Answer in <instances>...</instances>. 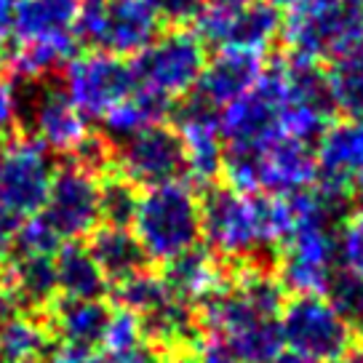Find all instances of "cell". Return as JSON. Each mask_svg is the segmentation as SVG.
Returning a JSON list of instances; mask_svg holds the SVG:
<instances>
[{"label": "cell", "instance_id": "cell-28", "mask_svg": "<svg viewBox=\"0 0 363 363\" xmlns=\"http://www.w3.org/2000/svg\"><path fill=\"white\" fill-rule=\"evenodd\" d=\"M78 38H62V40H40V43H24L13 48L11 65L16 75L27 80H43L54 69L65 67L75 57Z\"/></svg>", "mask_w": 363, "mask_h": 363}, {"label": "cell", "instance_id": "cell-6", "mask_svg": "<svg viewBox=\"0 0 363 363\" xmlns=\"http://www.w3.org/2000/svg\"><path fill=\"white\" fill-rule=\"evenodd\" d=\"M206 65L203 40L187 30H171L134 54L136 89L174 102L195 89Z\"/></svg>", "mask_w": 363, "mask_h": 363}, {"label": "cell", "instance_id": "cell-47", "mask_svg": "<svg viewBox=\"0 0 363 363\" xmlns=\"http://www.w3.org/2000/svg\"><path fill=\"white\" fill-rule=\"evenodd\" d=\"M329 363H363V355H358V352H345V355H340V358H334Z\"/></svg>", "mask_w": 363, "mask_h": 363}, {"label": "cell", "instance_id": "cell-39", "mask_svg": "<svg viewBox=\"0 0 363 363\" xmlns=\"http://www.w3.org/2000/svg\"><path fill=\"white\" fill-rule=\"evenodd\" d=\"M48 363H104V358H99L94 350H72V347H65V350L54 352Z\"/></svg>", "mask_w": 363, "mask_h": 363}, {"label": "cell", "instance_id": "cell-1", "mask_svg": "<svg viewBox=\"0 0 363 363\" xmlns=\"http://www.w3.org/2000/svg\"><path fill=\"white\" fill-rule=\"evenodd\" d=\"M294 230L286 195H246L230 187H211L201 201V233L227 267L264 262V249H281Z\"/></svg>", "mask_w": 363, "mask_h": 363}, {"label": "cell", "instance_id": "cell-9", "mask_svg": "<svg viewBox=\"0 0 363 363\" xmlns=\"http://www.w3.org/2000/svg\"><path fill=\"white\" fill-rule=\"evenodd\" d=\"M136 89L134 69L123 57L89 51L72 57L65 69V91L83 115L102 118Z\"/></svg>", "mask_w": 363, "mask_h": 363}, {"label": "cell", "instance_id": "cell-22", "mask_svg": "<svg viewBox=\"0 0 363 363\" xmlns=\"http://www.w3.org/2000/svg\"><path fill=\"white\" fill-rule=\"evenodd\" d=\"M89 251L94 262L99 264V270L104 272V278L113 281V284L145 270L150 262L145 249L139 246V240H136V235L128 227H96L91 233Z\"/></svg>", "mask_w": 363, "mask_h": 363}, {"label": "cell", "instance_id": "cell-34", "mask_svg": "<svg viewBox=\"0 0 363 363\" xmlns=\"http://www.w3.org/2000/svg\"><path fill=\"white\" fill-rule=\"evenodd\" d=\"M326 296H329L331 305L337 307L350 323L363 320V281L355 278L352 272L347 270L334 272L329 289H326Z\"/></svg>", "mask_w": 363, "mask_h": 363}, {"label": "cell", "instance_id": "cell-40", "mask_svg": "<svg viewBox=\"0 0 363 363\" xmlns=\"http://www.w3.org/2000/svg\"><path fill=\"white\" fill-rule=\"evenodd\" d=\"M198 361L201 363H238L219 342H211V340L203 342V350L198 355Z\"/></svg>", "mask_w": 363, "mask_h": 363}, {"label": "cell", "instance_id": "cell-24", "mask_svg": "<svg viewBox=\"0 0 363 363\" xmlns=\"http://www.w3.org/2000/svg\"><path fill=\"white\" fill-rule=\"evenodd\" d=\"M51 342L43 313H13L0 323V363H38Z\"/></svg>", "mask_w": 363, "mask_h": 363}, {"label": "cell", "instance_id": "cell-35", "mask_svg": "<svg viewBox=\"0 0 363 363\" xmlns=\"http://www.w3.org/2000/svg\"><path fill=\"white\" fill-rule=\"evenodd\" d=\"M22 121V99L9 78H0V139H9Z\"/></svg>", "mask_w": 363, "mask_h": 363}, {"label": "cell", "instance_id": "cell-5", "mask_svg": "<svg viewBox=\"0 0 363 363\" xmlns=\"http://www.w3.org/2000/svg\"><path fill=\"white\" fill-rule=\"evenodd\" d=\"M160 24L152 0H80L75 33L96 51L128 57L155 40Z\"/></svg>", "mask_w": 363, "mask_h": 363}, {"label": "cell", "instance_id": "cell-26", "mask_svg": "<svg viewBox=\"0 0 363 363\" xmlns=\"http://www.w3.org/2000/svg\"><path fill=\"white\" fill-rule=\"evenodd\" d=\"M326 86L334 110H342L347 118H363V40L331 57Z\"/></svg>", "mask_w": 363, "mask_h": 363}, {"label": "cell", "instance_id": "cell-36", "mask_svg": "<svg viewBox=\"0 0 363 363\" xmlns=\"http://www.w3.org/2000/svg\"><path fill=\"white\" fill-rule=\"evenodd\" d=\"M155 11H158L160 22H169L174 27H184V24L195 22L203 13L206 0H152Z\"/></svg>", "mask_w": 363, "mask_h": 363}, {"label": "cell", "instance_id": "cell-31", "mask_svg": "<svg viewBox=\"0 0 363 363\" xmlns=\"http://www.w3.org/2000/svg\"><path fill=\"white\" fill-rule=\"evenodd\" d=\"M62 246V238L57 235V230L45 222V216L38 211V214L27 216L19 222V230L13 235L11 251L13 254H57V249Z\"/></svg>", "mask_w": 363, "mask_h": 363}, {"label": "cell", "instance_id": "cell-4", "mask_svg": "<svg viewBox=\"0 0 363 363\" xmlns=\"http://www.w3.org/2000/svg\"><path fill=\"white\" fill-rule=\"evenodd\" d=\"M284 345L315 363H329L352 350L355 323H350L326 294H296L278 313Z\"/></svg>", "mask_w": 363, "mask_h": 363}, {"label": "cell", "instance_id": "cell-11", "mask_svg": "<svg viewBox=\"0 0 363 363\" xmlns=\"http://www.w3.org/2000/svg\"><path fill=\"white\" fill-rule=\"evenodd\" d=\"M113 171L136 187H155L179 179L184 171V152L177 131L171 125H150L139 134L123 139L115 150Z\"/></svg>", "mask_w": 363, "mask_h": 363}, {"label": "cell", "instance_id": "cell-41", "mask_svg": "<svg viewBox=\"0 0 363 363\" xmlns=\"http://www.w3.org/2000/svg\"><path fill=\"white\" fill-rule=\"evenodd\" d=\"M13 313H19V305H16V299H13L11 291L0 284V323L9 320Z\"/></svg>", "mask_w": 363, "mask_h": 363}, {"label": "cell", "instance_id": "cell-42", "mask_svg": "<svg viewBox=\"0 0 363 363\" xmlns=\"http://www.w3.org/2000/svg\"><path fill=\"white\" fill-rule=\"evenodd\" d=\"M208 9H216V11H238V9H246L254 0H206Z\"/></svg>", "mask_w": 363, "mask_h": 363}, {"label": "cell", "instance_id": "cell-16", "mask_svg": "<svg viewBox=\"0 0 363 363\" xmlns=\"http://www.w3.org/2000/svg\"><path fill=\"white\" fill-rule=\"evenodd\" d=\"M264 72V59L259 51L246 48H222L211 62H206L201 78L195 83V99L211 110L227 107L246 96Z\"/></svg>", "mask_w": 363, "mask_h": 363}, {"label": "cell", "instance_id": "cell-30", "mask_svg": "<svg viewBox=\"0 0 363 363\" xmlns=\"http://www.w3.org/2000/svg\"><path fill=\"white\" fill-rule=\"evenodd\" d=\"M136 201H139L136 184L123 179L118 171H107L104 177H99V211H102V219H107V225H131Z\"/></svg>", "mask_w": 363, "mask_h": 363}, {"label": "cell", "instance_id": "cell-2", "mask_svg": "<svg viewBox=\"0 0 363 363\" xmlns=\"http://www.w3.org/2000/svg\"><path fill=\"white\" fill-rule=\"evenodd\" d=\"M131 225L147 259L169 262L201 238V201L182 179L145 187Z\"/></svg>", "mask_w": 363, "mask_h": 363}, {"label": "cell", "instance_id": "cell-15", "mask_svg": "<svg viewBox=\"0 0 363 363\" xmlns=\"http://www.w3.org/2000/svg\"><path fill=\"white\" fill-rule=\"evenodd\" d=\"M318 182L350 201L352 182L363 177V118H345L318 139Z\"/></svg>", "mask_w": 363, "mask_h": 363}, {"label": "cell", "instance_id": "cell-3", "mask_svg": "<svg viewBox=\"0 0 363 363\" xmlns=\"http://www.w3.org/2000/svg\"><path fill=\"white\" fill-rule=\"evenodd\" d=\"M289 54L320 65L363 40V0H313L281 27Z\"/></svg>", "mask_w": 363, "mask_h": 363}, {"label": "cell", "instance_id": "cell-14", "mask_svg": "<svg viewBox=\"0 0 363 363\" xmlns=\"http://www.w3.org/2000/svg\"><path fill=\"white\" fill-rule=\"evenodd\" d=\"M174 131L182 142L184 169L190 171V177L198 182H214L222 174L225 160V136L214 110L198 99L182 104Z\"/></svg>", "mask_w": 363, "mask_h": 363}, {"label": "cell", "instance_id": "cell-20", "mask_svg": "<svg viewBox=\"0 0 363 363\" xmlns=\"http://www.w3.org/2000/svg\"><path fill=\"white\" fill-rule=\"evenodd\" d=\"M0 284L13 294L16 305L30 313H43L57 296V267L48 254H13L9 251L0 264Z\"/></svg>", "mask_w": 363, "mask_h": 363}, {"label": "cell", "instance_id": "cell-44", "mask_svg": "<svg viewBox=\"0 0 363 363\" xmlns=\"http://www.w3.org/2000/svg\"><path fill=\"white\" fill-rule=\"evenodd\" d=\"M272 9H286V11H296V9H305L307 3L313 0H267Z\"/></svg>", "mask_w": 363, "mask_h": 363}, {"label": "cell", "instance_id": "cell-43", "mask_svg": "<svg viewBox=\"0 0 363 363\" xmlns=\"http://www.w3.org/2000/svg\"><path fill=\"white\" fill-rule=\"evenodd\" d=\"M16 3H19V0H0V35L9 33V24H11Z\"/></svg>", "mask_w": 363, "mask_h": 363}, {"label": "cell", "instance_id": "cell-21", "mask_svg": "<svg viewBox=\"0 0 363 363\" xmlns=\"http://www.w3.org/2000/svg\"><path fill=\"white\" fill-rule=\"evenodd\" d=\"M160 278L169 286L171 294L193 305L225 286L227 264L211 249L193 246V249L177 254L174 259L163 262Z\"/></svg>", "mask_w": 363, "mask_h": 363}, {"label": "cell", "instance_id": "cell-17", "mask_svg": "<svg viewBox=\"0 0 363 363\" xmlns=\"http://www.w3.org/2000/svg\"><path fill=\"white\" fill-rule=\"evenodd\" d=\"M51 337L72 350H94L102 345L110 320V307L102 299H72L54 296L43 310Z\"/></svg>", "mask_w": 363, "mask_h": 363}, {"label": "cell", "instance_id": "cell-48", "mask_svg": "<svg viewBox=\"0 0 363 363\" xmlns=\"http://www.w3.org/2000/svg\"><path fill=\"white\" fill-rule=\"evenodd\" d=\"M3 59H6V45H3V35H0V65H3Z\"/></svg>", "mask_w": 363, "mask_h": 363}, {"label": "cell", "instance_id": "cell-27", "mask_svg": "<svg viewBox=\"0 0 363 363\" xmlns=\"http://www.w3.org/2000/svg\"><path fill=\"white\" fill-rule=\"evenodd\" d=\"M238 363H267L284 352V334L278 318H264L246 326L243 331L219 342Z\"/></svg>", "mask_w": 363, "mask_h": 363}, {"label": "cell", "instance_id": "cell-23", "mask_svg": "<svg viewBox=\"0 0 363 363\" xmlns=\"http://www.w3.org/2000/svg\"><path fill=\"white\" fill-rule=\"evenodd\" d=\"M57 267V289L62 296L72 299H102L107 294V278L94 262L89 246L65 240L54 257Z\"/></svg>", "mask_w": 363, "mask_h": 363}, {"label": "cell", "instance_id": "cell-37", "mask_svg": "<svg viewBox=\"0 0 363 363\" xmlns=\"http://www.w3.org/2000/svg\"><path fill=\"white\" fill-rule=\"evenodd\" d=\"M113 363H169V355L150 342H139L131 350L113 355Z\"/></svg>", "mask_w": 363, "mask_h": 363}, {"label": "cell", "instance_id": "cell-12", "mask_svg": "<svg viewBox=\"0 0 363 363\" xmlns=\"http://www.w3.org/2000/svg\"><path fill=\"white\" fill-rule=\"evenodd\" d=\"M22 110L27 115L30 136L51 152H72L89 134L86 115L72 104L65 86L45 83V78L35 80V89Z\"/></svg>", "mask_w": 363, "mask_h": 363}, {"label": "cell", "instance_id": "cell-7", "mask_svg": "<svg viewBox=\"0 0 363 363\" xmlns=\"http://www.w3.org/2000/svg\"><path fill=\"white\" fill-rule=\"evenodd\" d=\"M54 179L51 150L33 136L11 139L0 152V208L16 219L38 214Z\"/></svg>", "mask_w": 363, "mask_h": 363}, {"label": "cell", "instance_id": "cell-10", "mask_svg": "<svg viewBox=\"0 0 363 363\" xmlns=\"http://www.w3.org/2000/svg\"><path fill=\"white\" fill-rule=\"evenodd\" d=\"M40 214L57 230L62 240H78L83 235H91L102 219L99 177L78 169L75 163L54 171Z\"/></svg>", "mask_w": 363, "mask_h": 363}, {"label": "cell", "instance_id": "cell-18", "mask_svg": "<svg viewBox=\"0 0 363 363\" xmlns=\"http://www.w3.org/2000/svg\"><path fill=\"white\" fill-rule=\"evenodd\" d=\"M262 193L291 195L318 182V160L307 142L278 136L259 152Z\"/></svg>", "mask_w": 363, "mask_h": 363}, {"label": "cell", "instance_id": "cell-8", "mask_svg": "<svg viewBox=\"0 0 363 363\" xmlns=\"http://www.w3.org/2000/svg\"><path fill=\"white\" fill-rule=\"evenodd\" d=\"M337 272V235L326 225H299L281 243L275 275L294 294H326Z\"/></svg>", "mask_w": 363, "mask_h": 363}, {"label": "cell", "instance_id": "cell-45", "mask_svg": "<svg viewBox=\"0 0 363 363\" xmlns=\"http://www.w3.org/2000/svg\"><path fill=\"white\" fill-rule=\"evenodd\" d=\"M267 363H315V361H310V358L299 355V352H278V355Z\"/></svg>", "mask_w": 363, "mask_h": 363}, {"label": "cell", "instance_id": "cell-46", "mask_svg": "<svg viewBox=\"0 0 363 363\" xmlns=\"http://www.w3.org/2000/svg\"><path fill=\"white\" fill-rule=\"evenodd\" d=\"M169 363H201V361H198V350H187V352H177V355H171Z\"/></svg>", "mask_w": 363, "mask_h": 363}, {"label": "cell", "instance_id": "cell-38", "mask_svg": "<svg viewBox=\"0 0 363 363\" xmlns=\"http://www.w3.org/2000/svg\"><path fill=\"white\" fill-rule=\"evenodd\" d=\"M19 222H22V219H16V216L9 214L6 208H0V254H3V257L11 251V243H13L16 230H19Z\"/></svg>", "mask_w": 363, "mask_h": 363}, {"label": "cell", "instance_id": "cell-32", "mask_svg": "<svg viewBox=\"0 0 363 363\" xmlns=\"http://www.w3.org/2000/svg\"><path fill=\"white\" fill-rule=\"evenodd\" d=\"M337 259L342 262V270L352 272L363 281V208L345 216L337 233Z\"/></svg>", "mask_w": 363, "mask_h": 363}, {"label": "cell", "instance_id": "cell-33", "mask_svg": "<svg viewBox=\"0 0 363 363\" xmlns=\"http://www.w3.org/2000/svg\"><path fill=\"white\" fill-rule=\"evenodd\" d=\"M139 342H145L139 315L131 313V310H123V307H118L115 313H110V320H107V329H104L102 337L104 350L110 352V355H118V352L136 347Z\"/></svg>", "mask_w": 363, "mask_h": 363}, {"label": "cell", "instance_id": "cell-29", "mask_svg": "<svg viewBox=\"0 0 363 363\" xmlns=\"http://www.w3.org/2000/svg\"><path fill=\"white\" fill-rule=\"evenodd\" d=\"M171 296L169 286L163 284V278L150 272L147 267L145 270L128 275L123 281H118L113 289V299L118 302V307L123 310H131L136 315H147L152 310H158L166 299Z\"/></svg>", "mask_w": 363, "mask_h": 363}, {"label": "cell", "instance_id": "cell-25", "mask_svg": "<svg viewBox=\"0 0 363 363\" xmlns=\"http://www.w3.org/2000/svg\"><path fill=\"white\" fill-rule=\"evenodd\" d=\"M169 110L171 102L142 89H134L125 99L115 104L113 110H107L102 115L104 134H107V139H121L123 142V139L145 131L150 125L163 123V118L169 115Z\"/></svg>", "mask_w": 363, "mask_h": 363}, {"label": "cell", "instance_id": "cell-13", "mask_svg": "<svg viewBox=\"0 0 363 363\" xmlns=\"http://www.w3.org/2000/svg\"><path fill=\"white\" fill-rule=\"evenodd\" d=\"M195 24H198V38L203 43L219 45V48H246L259 54H264V48L281 35V27H284L278 9L259 0H254L251 6L238 11L203 9Z\"/></svg>", "mask_w": 363, "mask_h": 363}, {"label": "cell", "instance_id": "cell-19", "mask_svg": "<svg viewBox=\"0 0 363 363\" xmlns=\"http://www.w3.org/2000/svg\"><path fill=\"white\" fill-rule=\"evenodd\" d=\"M80 0H19L9 33L16 45L78 38Z\"/></svg>", "mask_w": 363, "mask_h": 363}]
</instances>
